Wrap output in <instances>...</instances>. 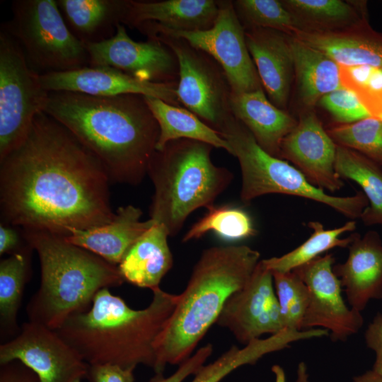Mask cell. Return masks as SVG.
Wrapping results in <instances>:
<instances>
[{
	"label": "cell",
	"mask_w": 382,
	"mask_h": 382,
	"mask_svg": "<svg viewBox=\"0 0 382 382\" xmlns=\"http://www.w3.org/2000/svg\"><path fill=\"white\" fill-rule=\"evenodd\" d=\"M4 222L65 236L110 222V180L99 161L45 112L0 161Z\"/></svg>",
	"instance_id": "1"
},
{
	"label": "cell",
	"mask_w": 382,
	"mask_h": 382,
	"mask_svg": "<svg viewBox=\"0 0 382 382\" xmlns=\"http://www.w3.org/2000/svg\"><path fill=\"white\" fill-rule=\"evenodd\" d=\"M45 112L99 161L110 181L135 185L147 174L160 131L144 96L50 92Z\"/></svg>",
	"instance_id": "2"
},
{
	"label": "cell",
	"mask_w": 382,
	"mask_h": 382,
	"mask_svg": "<svg viewBox=\"0 0 382 382\" xmlns=\"http://www.w3.org/2000/svg\"><path fill=\"white\" fill-rule=\"evenodd\" d=\"M152 291L149 305L135 310L109 289H103L87 311L71 316L54 330L89 365L110 364L135 369L143 364L154 369L156 340L179 295L160 287Z\"/></svg>",
	"instance_id": "3"
},
{
	"label": "cell",
	"mask_w": 382,
	"mask_h": 382,
	"mask_svg": "<svg viewBox=\"0 0 382 382\" xmlns=\"http://www.w3.org/2000/svg\"><path fill=\"white\" fill-rule=\"evenodd\" d=\"M260 257L258 251L247 245L214 246L202 252L156 340V374L192 355L230 296L248 281Z\"/></svg>",
	"instance_id": "4"
},
{
	"label": "cell",
	"mask_w": 382,
	"mask_h": 382,
	"mask_svg": "<svg viewBox=\"0 0 382 382\" xmlns=\"http://www.w3.org/2000/svg\"><path fill=\"white\" fill-rule=\"evenodd\" d=\"M38 254L41 281L26 308L29 321L57 330L71 316L84 312L101 289L120 286L119 267L66 241L62 236L23 230Z\"/></svg>",
	"instance_id": "5"
},
{
	"label": "cell",
	"mask_w": 382,
	"mask_h": 382,
	"mask_svg": "<svg viewBox=\"0 0 382 382\" xmlns=\"http://www.w3.org/2000/svg\"><path fill=\"white\" fill-rule=\"evenodd\" d=\"M213 146L187 139L169 141L156 150L148 173L154 187L150 219L176 235L188 216L214 204L230 185L233 174L211 159Z\"/></svg>",
	"instance_id": "6"
},
{
	"label": "cell",
	"mask_w": 382,
	"mask_h": 382,
	"mask_svg": "<svg viewBox=\"0 0 382 382\" xmlns=\"http://www.w3.org/2000/svg\"><path fill=\"white\" fill-rule=\"evenodd\" d=\"M228 142L241 171V199L244 203L267 194L301 197L327 205L354 220L369 206L365 195L337 197L311 184L302 173L286 161L262 149L250 132L233 115L217 130Z\"/></svg>",
	"instance_id": "7"
},
{
	"label": "cell",
	"mask_w": 382,
	"mask_h": 382,
	"mask_svg": "<svg viewBox=\"0 0 382 382\" xmlns=\"http://www.w3.org/2000/svg\"><path fill=\"white\" fill-rule=\"evenodd\" d=\"M12 17L1 28L21 47L39 74L89 66L86 45L69 30L55 0H16Z\"/></svg>",
	"instance_id": "8"
},
{
	"label": "cell",
	"mask_w": 382,
	"mask_h": 382,
	"mask_svg": "<svg viewBox=\"0 0 382 382\" xmlns=\"http://www.w3.org/2000/svg\"><path fill=\"white\" fill-rule=\"evenodd\" d=\"M14 38L0 32V161L26 137L33 120L45 112L50 92Z\"/></svg>",
	"instance_id": "9"
},
{
	"label": "cell",
	"mask_w": 382,
	"mask_h": 382,
	"mask_svg": "<svg viewBox=\"0 0 382 382\" xmlns=\"http://www.w3.org/2000/svg\"><path fill=\"white\" fill-rule=\"evenodd\" d=\"M136 28L148 38L156 35L181 38L209 55L223 69L231 93L240 94L262 88L246 45L245 28L231 1H220L217 17L207 30L169 31L150 23H143Z\"/></svg>",
	"instance_id": "10"
},
{
	"label": "cell",
	"mask_w": 382,
	"mask_h": 382,
	"mask_svg": "<svg viewBox=\"0 0 382 382\" xmlns=\"http://www.w3.org/2000/svg\"><path fill=\"white\" fill-rule=\"evenodd\" d=\"M166 45L178 63L176 96L180 104L215 130L233 114L231 90L221 66L209 55L185 40L166 35L152 37Z\"/></svg>",
	"instance_id": "11"
},
{
	"label": "cell",
	"mask_w": 382,
	"mask_h": 382,
	"mask_svg": "<svg viewBox=\"0 0 382 382\" xmlns=\"http://www.w3.org/2000/svg\"><path fill=\"white\" fill-rule=\"evenodd\" d=\"M17 360L33 371L40 382H72L86 377L89 364L57 332L32 321L0 345V364Z\"/></svg>",
	"instance_id": "12"
},
{
	"label": "cell",
	"mask_w": 382,
	"mask_h": 382,
	"mask_svg": "<svg viewBox=\"0 0 382 382\" xmlns=\"http://www.w3.org/2000/svg\"><path fill=\"white\" fill-rule=\"evenodd\" d=\"M335 257L327 253L294 270L309 291L308 306L302 330L325 329L333 341H345L364 324L361 312L347 305L342 285L333 271Z\"/></svg>",
	"instance_id": "13"
},
{
	"label": "cell",
	"mask_w": 382,
	"mask_h": 382,
	"mask_svg": "<svg viewBox=\"0 0 382 382\" xmlns=\"http://www.w3.org/2000/svg\"><path fill=\"white\" fill-rule=\"evenodd\" d=\"M85 45L91 66L114 68L144 81L178 83V63L174 52L157 39L132 40L122 23L111 38Z\"/></svg>",
	"instance_id": "14"
},
{
	"label": "cell",
	"mask_w": 382,
	"mask_h": 382,
	"mask_svg": "<svg viewBox=\"0 0 382 382\" xmlns=\"http://www.w3.org/2000/svg\"><path fill=\"white\" fill-rule=\"evenodd\" d=\"M216 323L245 345L284 330L272 272L262 260L246 284L228 299Z\"/></svg>",
	"instance_id": "15"
},
{
	"label": "cell",
	"mask_w": 382,
	"mask_h": 382,
	"mask_svg": "<svg viewBox=\"0 0 382 382\" xmlns=\"http://www.w3.org/2000/svg\"><path fill=\"white\" fill-rule=\"evenodd\" d=\"M337 146L315 112L306 111L283 139L279 158L294 163L313 186L336 192L344 185L335 169Z\"/></svg>",
	"instance_id": "16"
},
{
	"label": "cell",
	"mask_w": 382,
	"mask_h": 382,
	"mask_svg": "<svg viewBox=\"0 0 382 382\" xmlns=\"http://www.w3.org/2000/svg\"><path fill=\"white\" fill-rule=\"evenodd\" d=\"M40 78L48 92L70 91L95 96L141 95L180 106L175 92L178 83L144 81L111 67L88 66L42 74Z\"/></svg>",
	"instance_id": "17"
},
{
	"label": "cell",
	"mask_w": 382,
	"mask_h": 382,
	"mask_svg": "<svg viewBox=\"0 0 382 382\" xmlns=\"http://www.w3.org/2000/svg\"><path fill=\"white\" fill-rule=\"evenodd\" d=\"M348 256L333 265L349 306L359 312L372 300L382 299V241L375 231L353 233Z\"/></svg>",
	"instance_id": "18"
},
{
	"label": "cell",
	"mask_w": 382,
	"mask_h": 382,
	"mask_svg": "<svg viewBox=\"0 0 382 382\" xmlns=\"http://www.w3.org/2000/svg\"><path fill=\"white\" fill-rule=\"evenodd\" d=\"M246 45L262 87L277 108L288 103L294 59L289 35L266 28L245 29Z\"/></svg>",
	"instance_id": "19"
},
{
	"label": "cell",
	"mask_w": 382,
	"mask_h": 382,
	"mask_svg": "<svg viewBox=\"0 0 382 382\" xmlns=\"http://www.w3.org/2000/svg\"><path fill=\"white\" fill-rule=\"evenodd\" d=\"M139 208L127 205L118 208L108 224L86 230H73L64 238L112 265H119L131 247L154 224L149 219L141 221Z\"/></svg>",
	"instance_id": "20"
},
{
	"label": "cell",
	"mask_w": 382,
	"mask_h": 382,
	"mask_svg": "<svg viewBox=\"0 0 382 382\" xmlns=\"http://www.w3.org/2000/svg\"><path fill=\"white\" fill-rule=\"evenodd\" d=\"M220 1H130L124 24L136 28L150 23L169 31H199L210 28L219 13Z\"/></svg>",
	"instance_id": "21"
},
{
	"label": "cell",
	"mask_w": 382,
	"mask_h": 382,
	"mask_svg": "<svg viewBox=\"0 0 382 382\" xmlns=\"http://www.w3.org/2000/svg\"><path fill=\"white\" fill-rule=\"evenodd\" d=\"M230 107L233 116L250 132L259 146L279 158L282 142L297 121L268 100L262 88L240 94L231 93Z\"/></svg>",
	"instance_id": "22"
},
{
	"label": "cell",
	"mask_w": 382,
	"mask_h": 382,
	"mask_svg": "<svg viewBox=\"0 0 382 382\" xmlns=\"http://www.w3.org/2000/svg\"><path fill=\"white\" fill-rule=\"evenodd\" d=\"M291 36L323 52L340 66L382 69V34L374 30L368 23L341 31H300Z\"/></svg>",
	"instance_id": "23"
},
{
	"label": "cell",
	"mask_w": 382,
	"mask_h": 382,
	"mask_svg": "<svg viewBox=\"0 0 382 382\" xmlns=\"http://www.w3.org/2000/svg\"><path fill=\"white\" fill-rule=\"evenodd\" d=\"M70 31L84 45L111 38L124 23L130 0H57Z\"/></svg>",
	"instance_id": "24"
},
{
	"label": "cell",
	"mask_w": 382,
	"mask_h": 382,
	"mask_svg": "<svg viewBox=\"0 0 382 382\" xmlns=\"http://www.w3.org/2000/svg\"><path fill=\"white\" fill-rule=\"evenodd\" d=\"M168 236L165 226L155 223L136 241L118 265L125 281L151 290L159 287L173 264Z\"/></svg>",
	"instance_id": "25"
},
{
	"label": "cell",
	"mask_w": 382,
	"mask_h": 382,
	"mask_svg": "<svg viewBox=\"0 0 382 382\" xmlns=\"http://www.w3.org/2000/svg\"><path fill=\"white\" fill-rule=\"evenodd\" d=\"M298 94L313 107L325 95L341 87L340 66L323 52L289 35Z\"/></svg>",
	"instance_id": "26"
},
{
	"label": "cell",
	"mask_w": 382,
	"mask_h": 382,
	"mask_svg": "<svg viewBox=\"0 0 382 382\" xmlns=\"http://www.w3.org/2000/svg\"><path fill=\"white\" fill-rule=\"evenodd\" d=\"M281 1L294 17L300 31L337 32L368 23L366 3L342 0Z\"/></svg>",
	"instance_id": "27"
},
{
	"label": "cell",
	"mask_w": 382,
	"mask_h": 382,
	"mask_svg": "<svg viewBox=\"0 0 382 382\" xmlns=\"http://www.w3.org/2000/svg\"><path fill=\"white\" fill-rule=\"evenodd\" d=\"M316 335L314 330L284 329L266 339L254 340L243 348L232 346L212 363L203 365L191 382H220L240 366L253 364L265 354L283 349L294 341L315 338Z\"/></svg>",
	"instance_id": "28"
},
{
	"label": "cell",
	"mask_w": 382,
	"mask_h": 382,
	"mask_svg": "<svg viewBox=\"0 0 382 382\" xmlns=\"http://www.w3.org/2000/svg\"><path fill=\"white\" fill-rule=\"evenodd\" d=\"M144 99L159 127V137L156 150L161 149L169 141L187 139L224 149L231 154L228 142L219 132L190 110L157 98L144 96Z\"/></svg>",
	"instance_id": "29"
},
{
	"label": "cell",
	"mask_w": 382,
	"mask_h": 382,
	"mask_svg": "<svg viewBox=\"0 0 382 382\" xmlns=\"http://www.w3.org/2000/svg\"><path fill=\"white\" fill-rule=\"evenodd\" d=\"M335 169L341 179L357 183L369 201L360 219L366 226H382V166L352 149L337 146Z\"/></svg>",
	"instance_id": "30"
},
{
	"label": "cell",
	"mask_w": 382,
	"mask_h": 382,
	"mask_svg": "<svg viewBox=\"0 0 382 382\" xmlns=\"http://www.w3.org/2000/svg\"><path fill=\"white\" fill-rule=\"evenodd\" d=\"M356 224L354 220H350L340 227L325 229L321 223L310 221L308 226L313 232L302 244L280 257L262 260L272 272L292 271L321 256V254L330 249L337 247L347 248L353 239V233L347 238L340 236L345 233L355 230Z\"/></svg>",
	"instance_id": "31"
},
{
	"label": "cell",
	"mask_w": 382,
	"mask_h": 382,
	"mask_svg": "<svg viewBox=\"0 0 382 382\" xmlns=\"http://www.w3.org/2000/svg\"><path fill=\"white\" fill-rule=\"evenodd\" d=\"M30 245L11 255L0 262V322L1 334L13 333L18 330L16 316L21 304L27 282Z\"/></svg>",
	"instance_id": "32"
},
{
	"label": "cell",
	"mask_w": 382,
	"mask_h": 382,
	"mask_svg": "<svg viewBox=\"0 0 382 382\" xmlns=\"http://www.w3.org/2000/svg\"><path fill=\"white\" fill-rule=\"evenodd\" d=\"M207 209L206 214L184 235L183 242L198 239L210 231L226 241L242 240L255 235L256 229L250 216L242 209L213 204Z\"/></svg>",
	"instance_id": "33"
},
{
	"label": "cell",
	"mask_w": 382,
	"mask_h": 382,
	"mask_svg": "<svg viewBox=\"0 0 382 382\" xmlns=\"http://www.w3.org/2000/svg\"><path fill=\"white\" fill-rule=\"evenodd\" d=\"M232 2L245 29H272L289 35L300 31L294 17L281 1L237 0Z\"/></svg>",
	"instance_id": "34"
},
{
	"label": "cell",
	"mask_w": 382,
	"mask_h": 382,
	"mask_svg": "<svg viewBox=\"0 0 382 382\" xmlns=\"http://www.w3.org/2000/svg\"><path fill=\"white\" fill-rule=\"evenodd\" d=\"M327 132L335 143L382 166V120L370 117L350 124L332 125Z\"/></svg>",
	"instance_id": "35"
},
{
	"label": "cell",
	"mask_w": 382,
	"mask_h": 382,
	"mask_svg": "<svg viewBox=\"0 0 382 382\" xmlns=\"http://www.w3.org/2000/svg\"><path fill=\"white\" fill-rule=\"evenodd\" d=\"M272 274L284 329L301 331L309 303L307 286L294 270Z\"/></svg>",
	"instance_id": "36"
},
{
	"label": "cell",
	"mask_w": 382,
	"mask_h": 382,
	"mask_svg": "<svg viewBox=\"0 0 382 382\" xmlns=\"http://www.w3.org/2000/svg\"><path fill=\"white\" fill-rule=\"evenodd\" d=\"M342 85L353 91L371 117H382V69L340 66Z\"/></svg>",
	"instance_id": "37"
},
{
	"label": "cell",
	"mask_w": 382,
	"mask_h": 382,
	"mask_svg": "<svg viewBox=\"0 0 382 382\" xmlns=\"http://www.w3.org/2000/svg\"><path fill=\"white\" fill-rule=\"evenodd\" d=\"M337 124H350L371 117L355 93L342 86L318 102Z\"/></svg>",
	"instance_id": "38"
},
{
	"label": "cell",
	"mask_w": 382,
	"mask_h": 382,
	"mask_svg": "<svg viewBox=\"0 0 382 382\" xmlns=\"http://www.w3.org/2000/svg\"><path fill=\"white\" fill-rule=\"evenodd\" d=\"M212 352V345L207 344L181 363L179 368L168 377H164L163 374H156L149 382H183L190 375L195 374L204 365Z\"/></svg>",
	"instance_id": "39"
},
{
	"label": "cell",
	"mask_w": 382,
	"mask_h": 382,
	"mask_svg": "<svg viewBox=\"0 0 382 382\" xmlns=\"http://www.w3.org/2000/svg\"><path fill=\"white\" fill-rule=\"evenodd\" d=\"M134 370L110 364L89 365L86 378L89 382H135Z\"/></svg>",
	"instance_id": "40"
},
{
	"label": "cell",
	"mask_w": 382,
	"mask_h": 382,
	"mask_svg": "<svg viewBox=\"0 0 382 382\" xmlns=\"http://www.w3.org/2000/svg\"><path fill=\"white\" fill-rule=\"evenodd\" d=\"M364 338L366 346L376 355L371 370L382 378V313H378L369 323Z\"/></svg>",
	"instance_id": "41"
},
{
	"label": "cell",
	"mask_w": 382,
	"mask_h": 382,
	"mask_svg": "<svg viewBox=\"0 0 382 382\" xmlns=\"http://www.w3.org/2000/svg\"><path fill=\"white\" fill-rule=\"evenodd\" d=\"M0 382H40L37 374L19 361L1 364Z\"/></svg>",
	"instance_id": "42"
},
{
	"label": "cell",
	"mask_w": 382,
	"mask_h": 382,
	"mask_svg": "<svg viewBox=\"0 0 382 382\" xmlns=\"http://www.w3.org/2000/svg\"><path fill=\"white\" fill-rule=\"evenodd\" d=\"M21 247L18 233L13 228L1 223L0 225V255H2L4 253L12 255L27 248H21Z\"/></svg>",
	"instance_id": "43"
},
{
	"label": "cell",
	"mask_w": 382,
	"mask_h": 382,
	"mask_svg": "<svg viewBox=\"0 0 382 382\" xmlns=\"http://www.w3.org/2000/svg\"><path fill=\"white\" fill-rule=\"evenodd\" d=\"M353 382H382V378L372 370H369L354 376Z\"/></svg>",
	"instance_id": "44"
},
{
	"label": "cell",
	"mask_w": 382,
	"mask_h": 382,
	"mask_svg": "<svg viewBox=\"0 0 382 382\" xmlns=\"http://www.w3.org/2000/svg\"><path fill=\"white\" fill-rule=\"evenodd\" d=\"M294 382H311L306 364L303 361L298 364L296 378Z\"/></svg>",
	"instance_id": "45"
},
{
	"label": "cell",
	"mask_w": 382,
	"mask_h": 382,
	"mask_svg": "<svg viewBox=\"0 0 382 382\" xmlns=\"http://www.w3.org/2000/svg\"><path fill=\"white\" fill-rule=\"evenodd\" d=\"M72 382H81V378H77V379L73 381Z\"/></svg>",
	"instance_id": "46"
},
{
	"label": "cell",
	"mask_w": 382,
	"mask_h": 382,
	"mask_svg": "<svg viewBox=\"0 0 382 382\" xmlns=\"http://www.w3.org/2000/svg\"><path fill=\"white\" fill-rule=\"evenodd\" d=\"M380 120H382V117H381V118H380Z\"/></svg>",
	"instance_id": "47"
}]
</instances>
